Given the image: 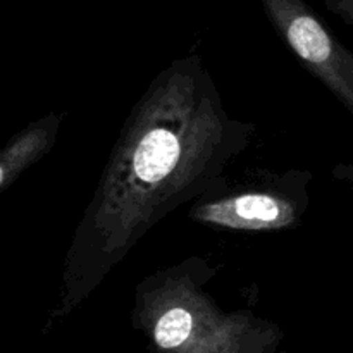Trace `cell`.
<instances>
[{"label": "cell", "instance_id": "obj_4", "mask_svg": "<svg viewBox=\"0 0 353 353\" xmlns=\"http://www.w3.org/2000/svg\"><path fill=\"white\" fill-rule=\"evenodd\" d=\"M278 37L353 116V52L307 0H261Z\"/></svg>", "mask_w": 353, "mask_h": 353}, {"label": "cell", "instance_id": "obj_1", "mask_svg": "<svg viewBox=\"0 0 353 353\" xmlns=\"http://www.w3.org/2000/svg\"><path fill=\"white\" fill-rule=\"evenodd\" d=\"M255 124L231 117L199 54L172 61L124 121L62 265L54 321L90 299L172 210L228 186Z\"/></svg>", "mask_w": 353, "mask_h": 353}, {"label": "cell", "instance_id": "obj_2", "mask_svg": "<svg viewBox=\"0 0 353 353\" xmlns=\"http://www.w3.org/2000/svg\"><path fill=\"white\" fill-rule=\"evenodd\" d=\"M199 257L148 274L134 290L131 324L154 353H278V324L247 310H224L205 288Z\"/></svg>", "mask_w": 353, "mask_h": 353}, {"label": "cell", "instance_id": "obj_6", "mask_svg": "<svg viewBox=\"0 0 353 353\" xmlns=\"http://www.w3.org/2000/svg\"><path fill=\"white\" fill-rule=\"evenodd\" d=\"M324 6L331 14L353 28V0H324Z\"/></svg>", "mask_w": 353, "mask_h": 353}, {"label": "cell", "instance_id": "obj_5", "mask_svg": "<svg viewBox=\"0 0 353 353\" xmlns=\"http://www.w3.org/2000/svg\"><path fill=\"white\" fill-rule=\"evenodd\" d=\"M62 119L64 114L48 112L31 121L0 148V193L54 148Z\"/></svg>", "mask_w": 353, "mask_h": 353}, {"label": "cell", "instance_id": "obj_3", "mask_svg": "<svg viewBox=\"0 0 353 353\" xmlns=\"http://www.w3.org/2000/svg\"><path fill=\"white\" fill-rule=\"evenodd\" d=\"M309 174L274 176L264 186L230 190L202 196L190 210L192 221L243 233H272L302 223L309 205Z\"/></svg>", "mask_w": 353, "mask_h": 353}]
</instances>
